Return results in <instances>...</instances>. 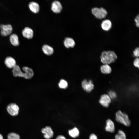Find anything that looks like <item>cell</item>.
Returning <instances> with one entry per match:
<instances>
[{
  "label": "cell",
  "instance_id": "6da1fadb",
  "mask_svg": "<svg viewBox=\"0 0 139 139\" xmlns=\"http://www.w3.org/2000/svg\"><path fill=\"white\" fill-rule=\"evenodd\" d=\"M22 69L24 72H22L19 66L16 65L12 70L13 76L15 77H21L27 79H31L33 76L34 73L32 69L25 66L23 67Z\"/></svg>",
  "mask_w": 139,
  "mask_h": 139
},
{
  "label": "cell",
  "instance_id": "7a4b0ae2",
  "mask_svg": "<svg viewBox=\"0 0 139 139\" xmlns=\"http://www.w3.org/2000/svg\"><path fill=\"white\" fill-rule=\"evenodd\" d=\"M101 61L104 64H108L115 62L117 59L116 53L112 50L102 51L100 56Z\"/></svg>",
  "mask_w": 139,
  "mask_h": 139
},
{
  "label": "cell",
  "instance_id": "3957f363",
  "mask_svg": "<svg viewBox=\"0 0 139 139\" xmlns=\"http://www.w3.org/2000/svg\"><path fill=\"white\" fill-rule=\"evenodd\" d=\"M115 116V119L117 122L127 127L130 126V121L128 115L126 114L123 112L119 110L116 113Z\"/></svg>",
  "mask_w": 139,
  "mask_h": 139
},
{
  "label": "cell",
  "instance_id": "277c9868",
  "mask_svg": "<svg viewBox=\"0 0 139 139\" xmlns=\"http://www.w3.org/2000/svg\"><path fill=\"white\" fill-rule=\"evenodd\" d=\"M92 14L97 18L101 19L106 17L107 15L106 10L103 7H94L92 8Z\"/></svg>",
  "mask_w": 139,
  "mask_h": 139
},
{
  "label": "cell",
  "instance_id": "5b68a950",
  "mask_svg": "<svg viewBox=\"0 0 139 139\" xmlns=\"http://www.w3.org/2000/svg\"><path fill=\"white\" fill-rule=\"evenodd\" d=\"M82 86L83 90L87 92H90L93 89L94 85L90 80H84L81 83Z\"/></svg>",
  "mask_w": 139,
  "mask_h": 139
},
{
  "label": "cell",
  "instance_id": "8992f818",
  "mask_svg": "<svg viewBox=\"0 0 139 139\" xmlns=\"http://www.w3.org/2000/svg\"><path fill=\"white\" fill-rule=\"evenodd\" d=\"M0 32L1 35L4 36L10 34L12 33L13 28L10 24H1L0 25Z\"/></svg>",
  "mask_w": 139,
  "mask_h": 139
},
{
  "label": "cell",
  "instance_id": "52a82bcc",
  "mask_svg": "<svg viewBox=\"0 0 139 139\" xmlns=\"http://www.w3.org/2000/svg\"><path fill=\"white\" fill-rule=\"evenodd\" d=\"M7 110L8 113L11 116L17 115L19 111V107L15 103H11L7 106Z\"/></svg>",
  "mask_w": 139,
  "mask_h": 139
},
{
  "label": "cell",
  "instance_id": "ba28073f",
  "mask_svg": "<svg viewBox=\"0 0 139 139\" xmlns=\"http://www.w3.org/2000/svg\"><path fill=\"white\" fill-rule=\"evenodd\" d=\"M99 102L103 107H107L111 103V100L108 95L104 94L101 96Z\"/></svg>",
  "mask_w": 139,
  "mask_h": 139
},
{
  "label": "cell",
  "instance_id": "9c48e42d",
  "mask_svg": "<svg viewBox=\"0 0 139 139\" xmlns=\"http://www.w3.org/2000/svg\"><path fill=\"white\" fill-rule=\"evenodd\" d=\"M41 131L43 134L44 137L46 139H50L53 136V131L51 128L49 126H46L43 128Z\"/></svg>",
  "mask_w": 139,
  "mask_h": 139
},
{
  "label": "cell",
  "instance_id": "30bf717a",
  "mask_svg": "<svg viewBox=\"0 0 139 139\" xmlns=\"http://www.w3.org/2000/svg\"><path fill=\"white\" fill-rule=\"evenodd\" d=\"M51 9L52 11L55 13H60L62 10V7L61 3L58 1H54L52 3Z\"/></svg>",
  "mask_w": 139,
  "mask_h": 139
},
{
  "label": "cell",
  "instance_id": "8fae6325",
  "mask_svg": "<svg viewBox=\"0 0 139 139\" xmlns=\"http://www.w3.org/2000/svg\"><path fill=\"white\" fill-rule=\"evenodd\" d=\"M33 33L32 29L28 27H25L22 31L23 36L28 39L32 38L33 36Z\"/></svg>",
  "mask_w": 139,
  "mask_h": 139
},
{
  "label": "cell",
  "instance_id": "7c38bea8",
  "mask_svg": "<svg viewBox=\"0 0 139 139\" xmlns=\"http://www.w3.org/2000/svg\"><path fill=\"white\" fill-rule=\"evenodd\" d=\"M4 63L6 66L10 68H13L16 65L15 60L13 57L8 56L5 59Z\"/></svg>",
  "mask_w": 139,
  "mask_h": 139
},
{
  "label": "cell",
  "instance_id": "4fadbf2b",
  "mask_svg": "<svg viewBox=\"0 0 139 139\" xmlns=\"http://www.w3.org/2000/svg\"><path fill=\"white\" fill-rule=\"evenodd\" d=\"M105 130L111 133H113L115 131V127L114 123L110 119H108L106 121Z\"/></svg>",
  "mask_w": 139,
  "mask_h": 139
},
{
  "label": "cell",
  "instance_id": "5bb4252c",
  "mask_svg": "<svg viewBox=\"0 0 139 139\" xmlns=\"http://www.w3.org/2000/svg\"><path fill=\"white\" fill-rule=\"evenodd\" d=\"M65 47L68 48H73L75 45V42L73 39L70 37L66 38L64 41Z\"/></svg>",
  "mask_w": 139,
  "mask_h": 139
},
{
  "label": "cell",
  "instance_id": "9a60e30c",
  "mask_svg": "<svg viewBox=\"0 0 139 139\" xmlns=\"http://www.w3.org/2000/svg\"><path fill=\"white\" fill-rule=\"evenodd\" d=\"M29 8L33 13H38L40 10V7L39 4L34 2H30L28 5Z\"/></svg>",
  "mask_w": 139,
  "mask_h": 139
},
{
  "label": "cell",
  "instance_id": "2e32d148",
  "mask_svg": "<svg viewBox=\"0 0 139 139\" xmlns=\"http://www.w3.org/2000/svg\"><path fill=\"white\" fill-rule=\"evenodd\" d=\"M112 23L109 19H106L103 20L101 24L102 29L105 31H108L112 27Z\"/></svg>",
  "mask_w": 139,
  "mask_h": 139
},
{
  "label": "cell",
  "instance_id": "e0dca14e",
  "mask_svg": "<svg viewBox=\"0 0 139 139\" xmlns=\"http://www.w3.org/2000/svg\"><path fill=\"white\" fill-rule=\"evenodd\" d=\"M42 49L44 53L48 56L52 55L54 53V50L53 48L46 44H45L43 46Z\"/></svg>",
  "mask_w": 139,
  "mask_h": 139
},
{
  "label": "cell",
  "instance_id": "ac0fdd59",
  "mask_svg": "<svg viewBox=\"0 0 139 139\" xmlns=\"http://www.w3.org/2000/svg\"><path fill=\"white\" fill-rule=\"evenodd\" d=\"M10 41L13 46H16L19 45V42L18 36L15 34H11L9 37Z\"/></svg>",
  "mask_w": 139,
  "mask_h": 139
},
{
  "label": "cell",
  "instance_id": "d6986e66",
  "mask_svg": "<svg viewBox=\"0 0 139 139\" xmlns=\"http://www.w3.org/2000/svg\"><path fill=\"white\" fill-rule=\"evenodd\" d=\"M100 69L101 72L105 74H110L112 71L111 67L107 64H104L101 66Z\"/></svg>",
  "mask_w": 139,
  "mask_h": 139
},
{
  "label": "cell",
  "instance_id": "ffe728a7",
  "mask_svg": "<svg viewBox=\"0 0 139 139\" xmlns=\"http://www.w3.org/2000/svg\"><path fill=\"white\" fill-rule=\"evenodd\" d=\"M68 133L70 136L72 137L75 138L79 135V132L78 129L76 127L69 130Z\"/></svg>",
  "mask_w": 139,
  "mask_h": 139
},
{
  "label": "cell",
  "instance_id": "44dd1931",
  "mask_svg": "<svg viewBox=\"0 0 139 139\" xmlns=\"http://www.w3.org/2000/svg\"><path fill=\"white\" fill-rule=\"evenodd\" d=\"M115 139H126V134L121 130H119L115 136Z\"/></svg>",
  "mask_w": 139,
  "mask_h": 139
},
{
  "label": "cell",
  "instance_id": "7402d4cb",
  "mask_svg": "<svg viewBox=\"0 0 139 139\" xmlns=\"http://www.w3.org/2000/svg\"><path fill=\"white\" fill-rule=\"evenodd\" d=\"M58 85L59 87L62 89H66L68 86L67 82L63 79H61L59 81Z\"/></svg>",
  "mask_w": 139,
  "mask_h": 139
},
{
  "label": "cell",
  "instance_id": "603a6c76",
  "mask_svg": "<svg viewBox=\"0 0 139 139\" xmlns=\"http://www.w3.org/2000/svg\"><path fill=\"white\" fill-rule=\"evenodd\" d=\"M7 139H20V137L18 134L11 132L8 135Z\"/></svg>",
  "mask_w": 139,
  "mask_h": 139
},
{
  "label": "cell",
  "instance_id": "cb8c5ba5",
  "mask_svg": "<svg viewBox=\"0 0 139 139\" xmlns=\"http://www.w3.org/2000/svg\"><path fill=\"white\" fill-rule=\"evenodd\" d=\"M134 55L136 57H138L139 56V48L138 47H136L133 51Z\"/></svg>",
  "mask_w": 139,
  "mask_h": 139
},
{
  "label": "cell",
  "instance_id": "d4e9b609",
  "mask_svg": "<svg viewBox=\"0 0 139 139\" xmlns=\"http://www.w3.org/2000/svg\"><path fill=\"white\" fill-rule=\"evenodd\" d=\"M109 96L110 98L114 99L115 98L116 95L115 92L112 91H110L109 92Z\"/></svg>",
  "mask_w": 139,
  "mask_h": 139
},
{
  "label": "cell",
  "instance_id": "484cf974",
  "mask_svg": "<svg viewBox=\"0 0 139 139\" xmlns=\"http://www.w3.org/2000/svg\"><path fill=\"white\" fill-rule=\"evenodd\" d=\"M139 59L138 57L136 58L133 62V64L136 67L139 68Z\"/></svg>",
  "mask_w": 139,
  "mask_h": 139
},
{
  "label": "cell",
  "instance_id": "4316f807",
  "mask_svg": "<svg viewBox=\"0 0 139 139\" xmlns=\"http://www.w3.org/2000/svg\"><path fill=\"white\" fill-rule=\"evenodd\" d=\"M139 16L138 14L135 18L134 19L135 22V24L136 27H138L139 26Z\"/></svg>",
  "mask_w": 139,
  "mask_h": 139
},
{
  "label": "cell",
  "instance_id": "83f0119b",
  "mask_svg": "<svg viewBox=\"0 0 139 139\" xmlns=\"http://www.w3.org/2000/svg\"><path fill=\"white\" fill-rule=\"evenodd\" d=\"M89 139H98L96 135L94 133L91 134L90 136Z\"/></svg>",
  "mask_w": 139,
  "mask_h": 139
},
{
  "label": "cell",
  "instance_id": "f1b7e54d",
  "mask_svg": "<svg viewBox=\"0 0 139 139\" xmlns=\"http://www.w3.org/2000/svg\"><path fill=\"white\" fill-rule=\"evenodd\" d=\"M56 139H66V138L63 135H59L56 137Z\"/></svg>",
  "mask_w": 139,
  "mask_h": 139
},
{
  "label": "cell",
  "instance_id": "f546056e",
  "mask_svg": "<svg viewBox=\"0 0 139 139\" xmlns=\"http://www.w3.org/2000/svg\"><path fill=\"white\" fill-rule=\"evenodd\" d=\"M0 139H3V136L1 134H0Z\"/></svg>",
  "mask_w": 139,
  "mask_h": 139
}]
</instances>
